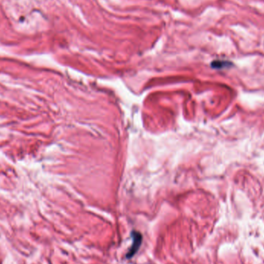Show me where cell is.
<instances>
[{"instance_id": "obj_1", "label": "cell", "mask_w": 264, "mask_h": 264, "mask_svg": "<svg viewBox=\"0 0 264 264\" xmlns=\"http://www.w3.org/2000/svg\"><path fill=\"white\" fill-rule=\"evenodd\" d=\"M131 236H132V239H133V244L131 245V249H129L128 253L127 254V258H131L132 256H134V255L137 252V250L139 249L140 246H141V244H142V236L141 233L137 231H133L131 232Z\"/></svg>"}, {"instance_id": "obj_2", "label": "cell", "mask_w": 264, "mask_h": 264, "mask_svg": "<svg viewBox=\"0 0 264 264\" xmlns=\"http://www.w3.org/2000/svg\"><path fill=\"white\" fill-rule=\"evenodd\" d=\"M229 65H232L229 61H215L212 64V66L215 68H222L224 67H229Z\"/></svg>"}]
</instances>
